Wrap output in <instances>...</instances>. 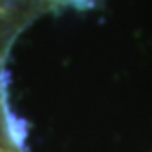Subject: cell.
Instances as JSON below:
<instances>
[{"mask_svg": "<svg viewBox=\"0 0 152 152\" xmlns=\"http://www.w3.org/2000/svg\"><path fill=\"white\" fill-rule=\"evenodd\" d=\"M0 152H14L12 149H0Z\"/></svg>", "mask_w": 152, "mask_h": 152, "instance_id": "1", "label": "cell"}]
</instances>
